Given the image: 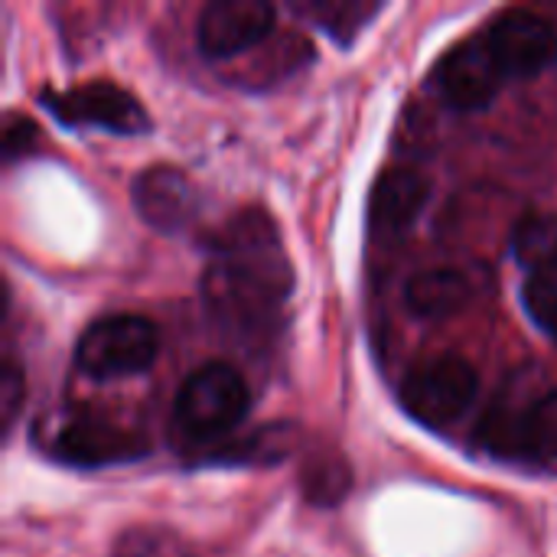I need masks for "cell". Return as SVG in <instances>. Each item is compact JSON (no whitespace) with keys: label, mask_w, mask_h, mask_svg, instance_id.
<instances>
[{"label":"cell","mask_w":557,"mask_h":557,"mask_svg":"<svg viewBox=\"0 0 557 557\" xmlns=\"http://www.w3.org/2000/svg\"><path fill=\"white\" fill-rule=\"evenodd\" d=\"M480 392L476 369L460 356H437L401 382L405 411L424 428L457 424Z\"/></svg>","instance_id":"3957f363"},{"label":"cell","mask_w":557,"mask_h":557,"mask_svg":"<svg viewBox=\"0 0 557 557\" xmlns=\"http://www.w3.org/2000/svg\"><path fill=\"white\" fill-rule=\"evenodd\" d=\"M522 304L539 330L548 336H557V271H532L522 287Z\"/></svg>","instance_id":"d6986e66"},{"label":"cell","mask_w":557,"mask_h":557,"mask_svg":"<svg viewBox=\"0 0 557 557\" xmlns=\"http://www.w3.org/2000/svg\"><path fill=\"white\" fill-rule=\"evenodd\" d=\"M483 447L506 460H557V392H548L525 408H493L480 428Z\"/></svg>","instance_id":"5b68a950"},{"label":"cell","mask_w":557,"mask_h":557,"mask_svg":"<svg viewBox=\"0 0 557 557\" xmlns=\"http://www.w3.org/2000/svg\"><path fill=\"white\" fill-rule=\"evenodd\" d=\"M431 183L411 166L385 170L369 196V232L379 238L405 232L428 206Z\"/></svg>","instance_id":"4fadbf2b"},{"label":"cell","mask_w":557,"mask_h":557,"mask_svg":"<svg viewBox=\"0 0 557 557\" xmlns=\"http://www.w3.org/2000/svg\"><path fill=\"white\" fill-rule=\"evenodd\" d=\"M212 248H215V258L258 274L261 281H268L271 287L290 297V287H294L290 261L264 209H245L235 219H228V225L212 238Z\"/></svg>","instance_id":"8992f818"},{"label":"cell","mask_w":557,"mask_h":557,"mask_svg":"<svg viewBox=\"0 0 557 557\" xmlns=\"http://www.w3.org/2000/svg\"><path fill=\"white\" fill-rule=\"evenodd\" d=\"M23 372L13 359L3 362V375H0V418H3V431L13 428L16 414H20V401H23Z\"/></svg>","instance_id":"ffe728a7"},{"label":"cell","mask_w":557,"mask_h":557,"mask_svg":"<svg viewBox=\"0 0 557 557\" xmlns=\"http://www.w3.org/2000/svg\"><path fill=\"white\" fill-rule=\"evenodd\" d=\"M483 39L506 78H532L555 65L557 59V29L535 10H503L490 20Z\"/></svg>","instance_id":"52a82bcc"},{"label":"cell","mask_w":557,"mask_h":557,"mask_svg":"<svg viewBox=\"0 0 557 557\" xmlns=\"http://www.w3.org/2000/svg\"><path fill=\"white\" fill-rule=\"evenodd\" d=\"M516 255L532 271L555 268L557 258V219L552 215H529L516 228Z\"/></svg>","instance_id":"e0dca14e"},{"label":"cell","mask_w":557,"mask_h":557,"mask_svg":"<svg viewBox=\"0 0 557 557\" xmlns=\"http://www.w3.org/2000/svg\"><path fill=\"white\" fill-rule=\"evenodd\" d=\"M555 271H557V258H555Z\"/></svg>","instance_id":"7402d4cb"},{"label":"cell","mask_w":557,"mask_h":557,"mask_svg":"<svg viewBox=\"0 0 557 557\" xmlns=\"http://www.w3.org/2000/svg\"><path fill=\"white\" fill-rule=\"evenodd\" d=\"M274 29V7L268 0H212L199 13L196 42L209 59H232L264 42Z\"/></svg>","instance_id":"9c48e42d"},{"label":"cell","mask_w":557,"mask_h":557,"mask_svg":"<svg viewBox=\"0 0 557 557\" xmlns=\"http://www.w3.org/2000/svg\"><path fill=\"white\" fill-rule=\"evenodd\" d=\"M297 13L323 26L333 39L352 42V36L375 16L382 13V3H356V0H339V3H297Z\"/></svg>","instance_id":"9a60e30c"},{"label":"cell","mask_w":557,"mask_h":557,"mask_svg":"<svg viewBox=\"0 0 557 557\" xmlns=\"http://www.w3.org/2000/svg\"><path fill=\"white\" fill-rule=\"evenodd\" d=\"M39 131L29 117L23 114H7L3 121V157L7 160H16V157H26V150L36 144Z\"/></svg>","instance_id":"44dd1931"},{"label":"cell","mask_w":557,"mask_h":557,"mask_svg":"<svg viewBox=\"0 0 557 557\" xmlns=\"http://www.w3.org/2000/svg\"><path fill=\"white\" fill-rule=\"evenodd\" d=\"M297 437V428L290 424H271L245 441H238L235 447H228L225 460H242V463H274L284 454H290Z\"/></svg>","instance_id":"ac0fdd59"},{"label":"cell","mask_w":557,"mask_h":557,"mask_svg":"<svg viewBox=\"0 0 557 557\" xmlns=\"http://www.w3.org/2000/svg\"><path fill=\"white\" fill-rule=\"evenodd\" d=\"M42 104L69 127H104L111 134H144L150 127L140 101L111 82H88L69 91H42Z\"/></svg>","instance_id":"ba28073f"},{"label":"cell","mask_w":557,"mask_h":557,"mask_svg":"<svg viewBox=\"0 0 557 557\" xmlns=\"http://www.w3.org/2000/svg\"><path fill=\"white\" fill-rule=\"evenodd\" d=\"M202 300L235 333H264L287 294L261 281L258 274L215 258L202 274Z\"/></svg>","instance_id":"277c9868"},{"label":"cell","mask_w":557,"mask_h":557,"mask_svg":"<svg viewBox=\"0 0 557 557\" xmlns=\"http://www.w3.org/2000/svg\"><path fill=\"white\" fill-rule=\"evenodd\" d=\"M144 441L134 437L131 431H121L104 421H72L65 424L55 441L52 454L55 460L69 467H111V463H127L144 457Z\"/></svg>","instance_id":"7c38bea8"},{"label":"cell","mask_w":557,"mask_h":557,"mask_svg":"<svg viewBox=\"0 0 557 557\" xmlns=\"http://www.w3.org/2000/svg\"><path fill=\"white\" fill-rule=\"evenodd\" d=\"M160 336L147 317L114 313L101 317L75 343V369L88 379H127L150 369L157 359Z\"/></svg>","instance_id":"7a4b0ae2"},{"label":"cell","mask_w":557,"mask_h":557,"mask_svg":"<svg viewBox=\"0 0 557 557\" xmlns=\"http://www.w3.org/2000/svg\"><path fill=\"white\" fill-rule=\"evenodd\" d=\"M349 483H352V473H349L346 460L336 457V454L313 457L304 467V493L317 506H336V503H343L346 493H349Z\"/></svg>","instance_id":"2e32d148"},{"label":"cell","mask_w":557,"mask_h":557,"mask_svg":"<svg viewBox=\"0 0 557 557\" xmlns=\"http://www.w3.org/2000/svg\"><path fill=\"white\" fill-rule=\"evenodd\" d=\"M251 408L242 372L228 362H206L189 372L173 401V421L189 441H215L235 431Z\"/></svg>","instance_id":"6da1fadb"},{"label":"cell","mask_w":557,"mask_h":557,"mask_svg":"<svg viewBox=\"0 0 557 557\" xmlns=\"http://www.w3.org/2000/svg\"><path fill=\"white\" fill-rule=\"evenodd\" d=\"M503 78L506 75L483 36L460 42L437 69V85H441L444 98L460 111L486 108L496 98Z\"/></svg>","instance_id":"8fae6325"},{"label":"cell","mask_w":557,"mask_h":557,"mask_svg":"<svg viewBox=\"0 0 557 557\" xmlns=\"http://www.w3.org/2000/svg\"><path fill=\"white\" fill-rule=\"evenodd\" d=\"M131 199H134L137 215L150 228L166 232V235L186 228L199 212V193L193 180L176 166L144 170L131 186Z\"/></svg>","instance_id":"30bf717a"},{"label":"cell","mask_w":557,"mask_h":557,"mask_svg":"<svg viewBox=\"0 0 557 557\" xmlns=\"http://www.w3.org/2000/svg\"><path fill=\"white\" fill-rule=\"evenodd\" d=\"M470 300V277L454 268H428L405 287V304L414 317H450Z\"/></svg>","instance_id":"5bb4252c"}]
</instances>
